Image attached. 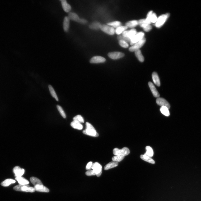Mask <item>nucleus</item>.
<instances>
[{
	"label": "nucleus",
	"instance_id": "1",
	"mask_svg": "<svg viewBox=\"0 0 201 201\" xmlns=\"http://www.w3.org/2000/svg\"><path fill=\"white\" fill-rule=\"evenodd\" d=\"M85 125L86 129L83 131V134L93 137L98 136V134L96 132V130L92 125L88 122H86Z\"/></svg>",
	"mask_w": 201,
	"mask_h": 201
},
{
	"label": "nucleus",
	"instance_id": "2",
	"mask_svg": "<svg viewBox=\"0 0 201 201\" xmlns=\"http://www.w3.org/2000/svg\"><path fill=\"white\" fill-rule=\"evenodd\" d=\"M14 190L18 191H23L26 192H34L35 191L34 187H31L28 185H17L14 187Z\"/></svg>",
	"mask_w": 201,
	"mask_h": 201
},
{
	"label": "nucleus",
	"instance_id": "3",
	"mask_svg": "<svg viewBox=\"0 0 201 201\" xmlns=\"http://www.w3.org/2000/svg\"><path fill=\"white\" fill-rule=\"evenodd\" d=\"M170 16V14L167 13L163 14L158 18L157 21L154 24L156 28H160L164 24L169 17Z\"/></svg>",
	"mask_w": 201,
	"mask_h": 201
},
{
	"label": "nucleus",
	"instance_id": "4",
	"mask_svg": "<svg viewBox=\"0 0 201 201\" xmlns=\"http://www.w3.org/2000/svg\"><path fill=\"white\" fill-rule=\"evenodd\" d=\"M113 154L115 155L125 156L129 154L130 153V151L129 149L126 147H124L121 149H119L116 148L113 149Z\"/></svg>",
	"mask_w": 201,
	"mask_h": 201
},
{
	"label": "nucleus",
	"instance_id": "5",
	"mask_svg": "<svg viewBox=\"0 0 201 201\" xmlns=\"http://www.w3.org/2000/svg\"><path fill=\"white\" fill-rule=\"evenodd\" d=\"M146 39L144 37L139 42L136 43L132 47H129V50L131 52H135L137 50H140L141 47L144 45L146 42Z\"/></svg>",
	"mask_w": 201,
	"mask_h": 201
},
{
	"label": "nucleus",
	"instance_id": "6",
	"mask_svg": "<svg viewBox=\"0 0 201 201\" xmlns=\"http://www.w3.org/2000/svg\"><path fill=\"white\" fill-rule=\"evenodd\" d=\"M145 33L142 32H137L135 35L131 39L130 44L133 45L144 37Z\"/></svg>",
	"mask_w": 201,
	"mask_h": 201
},
{
	"label": "nucleus",
	"instance_id": "7",
	"mask_svg": "<svg viewBox=\"0 0 201 201\" xmlns=\"http://www.w3.org/2000/svg\"><path fill=\"white\" fill-rule=\"evenodd\" d=\"M100 29L104 32L111 35H113L115 33L114 28L107 25H102Z\"/></svg>",
	"mask_w": 201,
	"mask_h": 201
},
{
	"label": "nucleus",
	"instance_id": "8",
	"mask_svg": "<svg viewBox=\"0 0 201 201\" xmlns=\"http://www.w3.org/2000/svg\"><path fill=\"white\" fill-rule=\"evenodd\" d=\"M92 169L94 170L97 177H100L102 174V166L98 163L96 162L93 164Z\"/></svg>",
	"mask_w": 201,
	"mask_h": 201
},
{
	"label": "nucleus",
	"instance_id": "9",
	"mask_svg": "<svg viewBox=\"0 0 201 201\" xmlns=\"http://www.w3.org/2000/svg\"><path fill=\"white\" fill-rule=\"evenodd\" d=\"M109 57L113 60H117L123 57L124 53L119 52H113L109 53L108 54Z\"/></svg>",
	"mask_w": 201,
	"mask_h": 201
},
{
	"label": "nucleus",
	"instance_id": "10",
	"mask_svg": "<svg viewBox=\"0 0 201 201\" xmlns=\"http://www.w3.org/2000/svg\"><path fill=\"white\" fill-rule=\"evenodd\" d=\"M156 103L158 105L161 107L164 106L167 108L169 109L170 108V104L165 99L161 98H158L156 99Z\"/></svg>",
	"mask_w": 201,
	"mask_h": 201
},
{
	"label": "nucleus",
	"instance_id": "11",
	"mask_svg": "<svg viewBox=\"0 0 201 201\" xmlns=\"http://www.w3.org/2000/svg\"><path fill=\"white\" fill-rule=\"evenodd\" d=\"M136 30L134 28L129 30H126L122 33V35L124 37L129 38L130 39L136 34Z\"/></svg>",
	"mask_w": 201,
	"mask_h": 201
},
{
	"label": "nucleus",
	"instance_id": "12",
	"mask_svg": "<svg viewBox=\"0 0 201 201\" xmlns=\"http://www.w3.org/2000/svg\"><path fill=\"white\" fill-rule=\"evenodd\" d=\"M106 59L103 57L100 56H95L93 57L90 60V63L91 64H98L105 62Z\"/></svg>",
	"mask_w": 201,
	"mask_h": 201
},
{
	"label": "nucleus",
	"instance_id": "13",
	"mask_svg": "<svg viewBox=\"0 0 201 201\" xmlns=\"http://www.w3.org/2000/svg\"><path fill=\"white\" fill-rule=\"evenodd\" d=\"M14 173L15 174V176L16 177H21L24 173L25 170L21 168L19 166H16L14 168L13 170Z\"/></svg>",
	"mask_w": 201,
	"mask_h": 201
},
{
	"label": "nucleus",
	"instance_id": "14",
	"mask_svg": "<svg viewBox=\"0 0 201 201\" xmlns=\"http://www.w3.org/2000/svg\"><path fill=\"white\" fill-rule=\"evenodd\" d=\"M148 85L154 97L158 98L159 97V93L153 84L150 82L148 83Z\"/></svg>",
	"mask_w": 201,
	"mask_h": 201
},
{
	"label": "nucleus",
	"instance_id": "15",
	"mask_svg": "<svg viewBox=\"0 0 201 201\" xmlns=\"http://www.w3.org/2000/svg\"><path fill=\"white\" fill-rule=\"evenodd\" d=\"M70 20L68 16H66L64 18L63 23V27L65 32H68L69 31Z\"/></svg>",
	"mask_w": 201,
	"mask_h": 201
},
{
	"label": "nucleus",
	"instance_id": "16",
	"mask_svg": "<svg viewBox=\"0 0 201 201\" xmlns=\"http://www.w3.org/2000/svg\"><path fill=\"white\" fill-rule=\"evenodd\" d=\"M34 188L35 191L38 192H48L50 191L49 190L43 185H36L34 186Z\"/></svg>",
	"mask_w": 201,
	"mask_h": 201
},
{
	"label": "nucleus",
	"instance_id": "17",
	"mask_svg": "<svg viewBox=\"0 0 201 201\" xmlns=\"http://www.w3.org/2000/svg\"><path fill=\"white\" fill-rule=\"evenodd\" d=\"M61 4L63 9L65 12H69L71 9V7L70 5L68 4L66 0H62Z\"/></svg>",
	"mask_w": 201,
	"mask_h": 201
},
{
	"label": "nucleus",
	"instance_id": "18",
	"mask_svg": "<svg viewBox=\"0 0 201 201\" xmlns=\"http://www.w3.org/2000/svg\"><path fill=\"white\" fill-rule=\"evenodd\" d=\"M70 19L73 21L76 22L77 23H79L80 19L79 18L78 15L76 14L74 12H70L68 14V16Z\"/></svg>",
	"mask_w": 201,
	"mask_h": 201
},
{
	"label": "nucleus",
	"instance_id": "19",
	"mask_svg": "<svg viewBox=\"0 0 201 201\" xmlns=\"http://www.w3.org/2000/svg\"><path fill=\"white\" fill-rule=\"evenodd\" d=\"M152 77L153 82L155 84L158 86H160V82L159 76L156 72H154L152 74Z\"/></svg>",
	"mask_w": 201,
	"mask_h": 201
},
{
	"label": "nucleus",
	"instance_id": "20",
	"mask_svg": "<svg viewBox=\"0 0 201 201\" xmlns=\"http://www.w3.org/2000/svg\"><path fill=\"white\" fill-rule=\"evenodd\" d=\"M70 125L73 128L75 129L80 130L83 129V126L81 123L75 120H74L71 123Z\"/></svg>",
	"mask_w": 201,
	"mask_h": 201
},
{
	"label": "nucleus",
	"instance_id": "21",
	"mask_svg": "<svg viewBox=\"0 0 201 201\" xmlns=\"http://www.w3.org/2000/svg\"><path fill=\"white\" fill-rule=\"evenodd\" d=\"M139 25L138 21L136 20H131L128 22L126 23V26L127 27L133 28Z\"/></svg>",
	"mask_w": 201,
	"mask_h": 201
},
{
	"label": "nucleus",
	"instance_id": "22",
	"mask_svg": "<svg viewBox=\"0 0 201 201\" xmlns=\"http://www.w3.org/2000/svg\"><path fill=\"white\" fill-rule=\"evenodd\" d=\"M15 179L18 181L20 185H28L29 183V182L28 180L22 177H16L15 178Z\"/></svg>",
	"mask_w": 201,
	"mask_h": 201
},
{
	"label": "nucleus",
	"instance_id": "23",
	"mask_svg": "<svg viewBox=\"0 0 201 201\" xmlns=\"http://www.w3.org/2000/svg\"><path fill=\"white\" fill-rule=\"evenodd\" d=\"M102 25L99 22H95L90 24L89 27L91 29L97 30L100 29Z\"/></svg>",
	"mask_w": 201,
	"mask_h": 201
},
{
	"label": "nucleus",
	"instance_id": "24",
	"mask_svg": "<svg viewBox=\"0 0 201 201\" xmlns=\"http://www.w3.org/2000/svg\"><path fill=\"white\" fill-rule=\"evenodd\" d=\"M118 165V162L114 161H112V162L109 163L108 164L105 166L104 167V169L105 170H108L109 169L116 167Z\"/></svg>",
	"mask_w": 201,
	"mask_h": 201
},
{
	"label": "nucleus",
	"instance_id": "25",
	"mask_svg": "<svg viewBox=\"0 0 201 201\" xmlns=\"http://www.w3.org/2000/svg\"><path fill=\"white\" fill-rule=\"evenodd\" d=\"M15 180L12 179H7L1 182V185L2 186L6 187L9 186L11 184L15 183Z\"/></svg>",
	"mask_w": 201,
	"mask_h": 201
},
{
	"label": "nucleus",
	"instance_id": "26",
	"mask_svg": "<svg viewBox=\"0 0 201 201\" xmlns=\"http://www.w3.org/2000/svg\"><path fill=\"white\" fill-rule=\"evenodd\" d=\"M135 53L136 57L139 61L140 62H143L145 58L142 54L141 51L140 50H137L135 52Z\"/></svg>",
	"mask_w": 201,
	"mask_h": 201
},
{
	"label": "nucleus",
	"instance_id": "27",
	"mask_svg": "<svg viewBox=\"0 0 201 201\" xmlns=\"http://www.w3.org/2000/svg\"><path fill=\"white\" fill-rule=\"evenodd\" d=\"M140 157L141 159L149 163H150L152 164H154L155 163V161L154 160L145 154L144 155H141L140 156Z\"/></svg>",
	"mask_w": 201,
	"mask_h": 201
},
{
	"label": "nucleus",
	"instance_id": "28",
	"mask_svg": "<svg viewBox=\"0 0 201 201\" xmlns=\"http://www.w3.org/2000/svg\"><path fill=\"white\" fill-rule=\"evenodd\" d=\"M127 28V27L126 26H120L116 28V29L115 30V32L117 34L120 35L124 31H126Z\"/></svg>",
	"mask_w": 201,
	"mask_h": 201
},
{
	"label": "nucleus",
	"instance_id": "29",
	"mask_svg": "<svg viewBox=\"0 0 201 201\" xmlns=\"http://www.w3.org/2000/svg\"><path fill=\"white\" fill-rule=\"evenodd\" d=\"M31 182L34 185V186L39 185H43L42 182L37 178L34 177H31L30 178Z\"/></svg>",
	"mask_w": 201,
	"mask_h": 201
},
{
	"label": "nucleus",
	"instance_id": "30",
	"mask_svg": "<svg viewBox=\"0 0 201 201\" xmlns=\"http://www.w3.org/2000/svg\"><path fill=\"white\" fill-rule=\"evenodd\" d=\"M107 25L114 28H117L121 26V22L118 21L110 22L107 23Z\"/></svg>",
	"mask_w": 201,
	"mask_h": 201
},
{
	"label": "nucleus",
	"instance_id": "31",
	"mask_svg": "<svg viewBox=\"0 0 201 201\" xmlns=\"http://www.w3.org/2000/svg\"><path fill=\"white\" fill-rule=\"evenodd\" d=\"M160 111L162 114L165 116L168 117L170 116V113L169 109L167 107H161L160 108Z\"/></svg>",
	"mask_w": 201,
	"mask_h": 201
},
{
	"label": "nucleus",
	"instance_id": "32",
	"mask_svg": "<svg viewBox=\"0 0 201 201\" xmlns=\"http://www.w3.org/2000/svg\"><path fill=\"white\" fill-rule=\"evenodd\" d=\"M146 152L145 154L151 158L154 154V152L152 148L150 146H147L146 147Z\"/></svg>",
	"mask_w": 201,
	"mask_h": 201
},
{
	"label": "nucleus",
	"instance_id": "33",
	"mask_svg": "<svg viewBox=\"0 0 201 201\" xmlns=\"http://www.w3.org/2000/svg\"><path fill=\"white\" fill-rule=\"evenodd\" d=\"M48 88L51 94L52 97L54 98L56 101H58V99L56 93H55V91L54 89H53V87H52L51 85H49Z\"/></svg>",
	"mask_w": 201,
	"mask_h": 201
},
{
	"label": "nucleus",
	"instance_id": "34",
	"mask_svg": "<svg viewBox=\"0 0 201 201\" xmlns=\"http://www.w3.org/2000/svg\"><path fill=\"white\" fill-rule=\"evenodd\" d=\"M124 157V156L120 155H115L112 157V160L113 161H115V162H119L123 160Z\"/></svg>",
	"mask_w": 201,
	"mask_h": 201
},
{
	"label": "nucleus",
	"instance_id": "35",
	"mask_svg": "<svg viewBox=\"0 0 201 201\" xmlns=\"http://www.w3.org/2000/svg\"><path fill=\"white\" fill-rule=\"evenodd\" d=\"M153 13L152 11H150L148 12L147 16L146 19H145V21L147 23L150 24L151 23V17L152 14Z\"/></svg>",
	"mask_w": 201,
	"mask_h": 201
},
{
	"label": "nucleus",
	"instance_id": "36",
	"mask_svg": "<svg viewBox=\"0 0 201 201\" xmlns=\"http://www.w3.org/2000/svg\"><path fill=\"white\" fill-rule=\"evenodd\" d=\"M119 43L122 47L125 48H127L129 47V45L127 42L122 40H119Z\"/></svg>",
	"mask_w": 201,
	"mask_h": 201
},
{
	"label": "nucleus",
	"instance_id": "37",
	"mask_svg": "<svg viewBox=\"0 0 201 201\" xmlns=\"http://www.w3.org/2000/svg\"><path fill=\"white\" fill-rule=\"evenodd\" d=\"M57 108L59 111L60 113L61 114V116H62L64 118H66V115L65 113L64 110L62 107L59 105L57 106Z\"/></svg>",
	"mask_w": 201,
	"mask_h": 201
},
{
	"label": "nucleus",
	"instance_id": "38",
	"mask_svg": "<svg viewBox=\"0 0 201 201\" xmlns=\"http://www.w3.org/2000/svg\"><path fill=\"white\" fill-rule=\"evenodd\" d=\"M73 120L78 121L80 123L84 122V120L83 118L80 115H77L74 117L73 118Z\"/></svg>",
	"mask_w": 201,
	"mask_h": 201
},
{
	"label": "nucleus",
	"instance_id": "39",
	"mask_svg": "<svg viewBox=\"0 0 201 201\" xmlns=\"http://www.w3.org/2000/svg\"><path fill=\"white\" fill-rule=\"evenodd\" d=\"M117 39L118 40H122L124 41H125L126 42H127V43H130V42L131 39H130L124 37V36L122 35H120L118 36L117 37Z\"/></svg>",
	"mask_w": 201,
	"mask_h": 201
},
{
	"label": "nucleus",
	"instance_id": "40",
	"mask_svg": "<svg viewBox=\"0 0 201 201\" xmlns=\"http://www.w3.org/2000/svg\"><path fill=\"white\" fill-rule=\"evenodd\" d=\"M158 19V18L156 13H153L151 17V23H156Z\"/></svg>",
	"mask_w": 201,
	"mask_h": 201
},
{
	"label": "nucleus",
	"instance_id": "41",
	"mask_svg": "<svg viewBox=\"0 0 201 201\" xmlns=\"http://www.w3.org/2000/svg\"><path fill=\"white\" fill-rule=\"evenodd\" d=\"M85 174L88 176L96 175V174L93 170H90L88 171L85 173Z\"/></svg>",
	"mask_w": 201,
	"mask_h": 201
},
{
	"label": "nucleus",
	"instance_id": "42",
	"mask_svg": "<svg viewBox=\"0 0 201 201\" xmlns=\"http://www.w3.org/2000/svg\"><path fill=\"white\" fill-rule=\"evenodd\" d=\"M144 31L146 32H148L150 31L152 29V27L150 24H148L147 26L145 27V28H143Z\"/></svg>",
	"mask_w": 201,
	"mask_h": 201
},
{
	"label": "nucleus",
	"instance_id": "43",
	"mask_svg": "<svg viewBox=\"0 0 201 201\" xmlns=\"http://www.w3.org/2000/svg\"><path fill=\"white\" fill-rule=\"evenodd\" d=\"M93 164L92 162H91V161L89 162L88 164H87L86 166V170H91L92 169V167Z\"/></svg>",
	"mask_w": 201,
	"mask_h": 201
}]
</instances>
